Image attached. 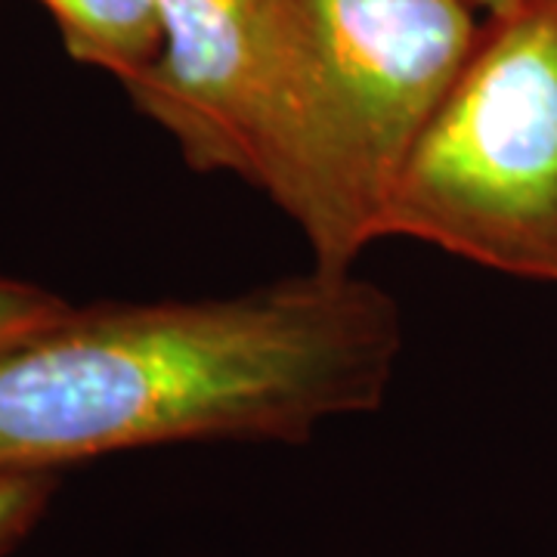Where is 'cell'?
I'll list each match as a JSON object with an SVG mask.
<instances>
[{
	"mask_svg": "<svg viewBox=\"0 0 557 557\" xmlns=\"http://www.w3.org/2000/svg\"><path fill=\"white\" fill-rule=\"evenodd\" d=\"M397 300L313 267L245 295L69 307L0 350V474L193 440H304L372 412Z\"/></svg>",
	"mask_w": 557,
	"mask_h": 557,
	"instance_id": "6da1fadb",
	"label": "cell"
},
{
	"mask_svg": "<svg viewBox=\"0 0 557 557\" xmlns=\"http://www.w3.org/2000/svg\"><path fill=\"white\" fill-rule=\"evenodd\" d=\"M276 44V137L263 193L313 267L347 273L480 35L471 0H263Z\"/></svg>",
	"mask_w": 557,
	"mask_h": 557,
	"instance_id": "7a4b0ae2",
	"label": "cell"
},
{
	"mask_svg": "<svg viewBox=\"0 0 557 557\" xmlns=\"http://www.w3.org/2000/svg\"><path fill=\"white\" fill-rule=\"evenodd\" d=\"M384 236L557 282V0L483 16L403 168Z\"/></svg>",
	"mask_w": 557,
	"mask_h": 557,
	"instance_id": "3957f363",
	"label": "cell"
},
{
	"mask_svg": "<svg viewBox=\"0 0 557 557\" xmlns=\"http://www.w3.org/2000/svg\"><path fill=\"white\" fill-rule=\"evenodd\" d=\"M159 57L124 81L199 171L263 189L276 134V44L263 0H159Z\"/></svg>",
	"mask_w": 557,
	"mask_h": 557,
	"instance_id": "277c9868",
	"label": "cell"
},
{
	"mask_svg": "<svg viewBox=\"0 0 557 557\" xmlns=\"http://www.w3.org/2000/svg\"><path fill=\"white\" fill-rule=\"evenodd\" d=\"M69 57L124 84L159 57V0H38Z\"/></svg>",
	"mask_w": 557,
	"mask_h": 557,
	"instance_id": "5b68a950",
	"label": "cell"
},
{
	"mask_svg": "<svg viewBox=\"0 0 557 557\" xmlns=\"http://www.w3.org/2000/svg\"><path fill=\"white\" fill-rule=\"evenodd\" d=\"M69 307L72 304H65L35 282L0 276V350L28 338L47 322L60 319Z\"/></svg>",
	"mask_w": 557,
	"mask_h": 557,
	"instance_id": "8992f818",
	"label": "cell"
},
{
	"mask_svg": "<svg viewBox=\"0 0 557 557\" xmlns=\"http://www.w3.org/2000/svg\"><path fill=\"white\" fill-rule=\"evenodd\" d=\"M50 498V474H0V555L16 545Z\"/></svg>",
	"mask_w": 557,
	"mask_h": 557,
	"instance_id": "52a82bcc",
	"label": "cell"
},
{
	"mask_svg": "<svg viewBox=\"0 0 557 557\" xmlns=\"http://www.w3.org/2000/svg\"><path fill=\"white\" fill-rule=\"evenodd\" d=\"M471 3L478 7L483 16H498V13H508V10L520 7L523 0H471Z\"/></svg>",
	"mask_w": 557,
	"mask_h": 557,
	"instance_id": "ba28073f",
	"label": "cell"
}]
</instances>
